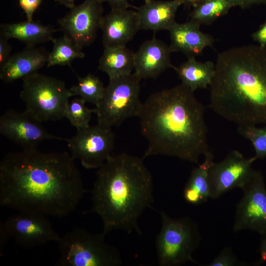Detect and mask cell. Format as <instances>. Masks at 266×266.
Returning <instances> with one entry per match:
<instances>
[{
  "mask_svg": "<svg viewBox=\"0 0 266 266\" xmlns=\"http://www.w3.org/2000/svg\"><path fill=\"white\" fill-rule=\"evenodd\" d=\"M143 159L122 153L98 168L90 211L100 218L104 234L115 230L141 234L138 219L154 202L153 178Z\"/></svg>",
  "mask_w": 266,
  "mask_h": 266,
  "instance_id": "277c9868",
  "label": "cell"
},
{
  "mask_svg": "<svg viewBox=\"0 0 266 266\" xmlns=\"http://www.w3.org/2000/svg\"><path fill=\"white\" fill-rule=\"evenodd\" d=\"M182 4L186 6L190 7L193 6L197 3L201 1V0H180Z\"/></svg>",
  "mask_w": 266,
  "mask_h": 266,
  "instance_id": "8d00e7d4",
  "label": "cell"
},
{
  "mask_svg": "<svg viewBox=\"0 0 266 266\" xmlns=\"http://www.w3.org/2000/svg\"><path fill=\"white\" fill-rule=\"evenodd\" d=\"M233 5L229 0H201L190 13V20L201 25H210L226 15Z\"/></svg>",
  "mask_w": 266,
  "mask_h": 266,
  "instance_id": "cb8c5ba5",
  "label": "cell"
},
{
  "mask_svg": "<svg viewBox=\"0 0 266 266\" xmlns=\"http://www.w3.org/2000/svg\"><path fill=\"white\" fill-rule=\"evenodd\" d=\"M102 3L106 2L110 7L111 9H127L132 8H137L132 6L129 0H99Z\"/></svg>",
  "mask_w": 266,
  "mask_h": 266,
  "instance_id": "d6a6232c",
  "label": "cell"
},
{
  "mask_svg": "<svg viewBox=\"0 0 266 266\" xmlns=\"http://www.w3.org/2000/svg\"><path fill=\"white\" fill-rule=\"evenodd\" d=\"M146 0H144V1H146Z\"/></svg>",
  "mask_w": 266,
  "mask_h": 266,
  "instance_id": "74e56055",
  "label": "cell"
},
{
  "mask_svg": "<svg viewBox=\"0 0 266 266\" xmlns=\"http://www.w3.org/2000/svg\"><path fill=\"white\" fill-rule=\"evenodd\" d=\"M0 133L24 150L37 149L46 140H67L47 132L41 122L25 110L5 111L0 117Z\"/></svg>",
  "mask_w": 266,
  "mask_h": 266,
  "instance_id": "5bb4252c",
  "label": "cell"
},
{
  "mask_svg": "<svg viewBox=\"0 0 266 266\" xmlns=\"http://www.w3.org/2000/svg\"><path fill=\"white\" fill-rule=\"evenodd\" d=\"M9 237L26 248L37 247L51 241L58 242L59 234L47 216L38 214L18 212L8 217L0 225Z\"/></svg>",
  "mask_w": 266,
  "mask_h": 266,
  "instance_id": "4fadbf2b",
  "label": "cell"
},
{
  "mask_svg": "<svg viewBox=\"0 0 266 266\" xmlns=\"http://www.w3.org/2000/svg\"><path fill=\"white\" fill-rule=\"evenodd\" d=\"M85 102L81 98H75L69 101L65 112V118L77 129L89 127L92 114L95 108L90 109L85 105Z\"/></svg>",
  "mask_w": 266,
  "mask_h": 266,
  "instance_id": "4316f807",
  "label": "cell"
},
{
  "mask_svg": "<svg viewBox=\"0 0 266 266\" xmlns=\"http://www.w3.org/2000/svg\"><path fill=\"white\" fill-rule=\"evenodd\" d=\"M243 196L236 205L233 229L266 233V187L262 173L255 170L241 189Z\"/></svg>",
  "mask_w": 266,
  "mask_h": 266,
  "instance_id": "8fae6325",
  "label": "cell"
},
{
  "mask_svg": "<svg viewBox=\"0 0 266 266\" xmlns=\"http://www.w3.org/2000/svg\"><path fill=\"white\" fill-rule=\"evenodd\" d=\"M56 2L63 5L66 7L71 9L74 7L75 5L74 3L75 0H55Z\"/></svg>",
  "mask_w": 266,
  "mask_h": 266,
  "instance_id": "d590c367",
  "label": "cell"
},
{
  "mask_svg": "<svg viewBox=\"0 0 266 266\" xmlns=\"http://www.w3.org/2000/svg\"><path fill=\"white\" fill-rule=\"evenodd\" d=\"M238 133L251 142L255 151V157H266V125L258 128L255 125L238 126Z\"/></svg>",
  "mask_w": 266,
  "mask_h": 266,
  "instance_id": "83f0119b",
  "label": "cell"
},
{
  "mask_svg": "<svg viewBox=\"0 0 266 266\" xmlns=\"http://www.w3.org/2000/svg\"><path fill=\"white\" fill-rule=\"evenodd\" d=\"M194 93L181 83L152 94L143 103L138 118L148 142L143 159L165 155L198 163L210 152L205 107Z\"/></svg>",
  "mask_w": 266,
  "mask_h": 266,
  "instance_id": "7a4b0ae2",
  "label": "cell"
},
{
  "mask_svg": "<svg viewBox=\"0 0 266 266\" xmlns=\"http://www.w3.org/2000/svg\"><path fill=\"white\" fill-rule=\"evenodd\" d=\"M102 233L93 234L75 228L57 242L60 266H117L122 259L117 249L106 242Z\"/></svg>",
  "mask_w": 266,
  "mask_h": 266,
  "instance_id": "8992f818",
  "label": "cell"
},
{
  "mask_svg": "<svg viewBox=\"0 0 266 266\" xmlns=\"http://www.w3.org/2000/svg\"><path fill=\"white\" fill-rule=\"evenodd\" d=\"M169 46L154 37L144 42L134 53V73L141 79H156L168 68L171 63Z\"/></svg>",
  "mask_w": 266,
  "mask_h": 266,
  "instance_id": "2e32d148",
  "label": "cell"
},
{
  "mask_svg": "<svg viewBox=\"0 0 266 266\" xmlns=\"http://www.w3.org/2000/svg\"><path fill=\"white\" fill-rule=\"evenodd\" d=\"M256 160L255 156L246 158L233 150L221 161L213 162L208 170L210 198H218L236 188L242 189L255 170L252 166Z\"/></svg>",
  "mask_w": 266,
  "mask_h": 266,
  "instance_id": "7c38bea8",
  "label": "cell"
},
{
  "mask_svg": "<svg viewBox=\"0 0 266 266\" xmlns=\"http://www.w3.org/2000/svg\"><path fill=\"white\" fill-rule=\"evenodd\" d=\"M159 213L162 227L156 239L159 265L174 266L187 262L196 263L193 254L201 240L197 224L187 217L174 218L163 210Z\"/></svg>",
  "mask_w": 266,
  "mask_h": 266,
  "instance_id": "52a82bcc",
  "label": "cell"
},
{
  "mask_svg": "<svg viewBox=\"0 0 266 266\" xmlns=\"http://www.w3.org/2000/svg\"><path fill=\"white\" fill-rule=\"evenodd\" d=\"M105 88L97 76L89 73L83 77L78 76L77 83L70 90L74 96H78L85 102L96 106L103 97Z\"/></svg>",
  "mask_w": 266,
  "mask_h": 266,
  "instance_id": "484cf974",
  "label": "cell"
},
{
  "mask_svg": "<svg viewBox=\"0 0 266 266\" xmlns=\"http://www.w3.org/2000/svg\"><path fill=\"white\" fill-rule=\"evenodd\" d=\"M247 265L241 262L230 247H225L208 266H240Z\"/></svg>",
  "mask_w": 266,
  "mask_h": 266,
  "instance_id": "f1b7e54d",
  "label": "cell"
},
{
  "mask_svg": "<svg viewBox=\"0 0 266 266\" xmlns=\"http://www.w3.org/2000/svg\"><path fill=\"white\" fill-rule=\"evenodd\" d=\"M181 5L180 0L144 1L136 8L140 30L169 31L176 22V13Z\"/></svg>",
  "mask_w": 266,
  "mask_h": 266,
  "instance_id": "d6986e66",
  "label": "cell"
},
{
  "mask_svg": "<svg viewBox=\"0 0 266 266\" xmlns=\"http://www.w3.org/2000/svg\"><path fill=\"white\" fill-rule=\"evenodd\" d=\"M252 37L260 46L266 47V21L252 34Z\"/></svg>",
  "mask_w": 266,
  "mask_h": 266,
  "instance_id": "1f68e13d",
  "label": "cell"
},
{
  "mask_svg": "<svg viewBox=\"0 0 266 266\" xmlns=\"http://www.w3.org/2000/svg\"><path fill=\"white\" fill-rule=\"evenodd\" d=\"M49 53L42 48L27 46L10 57L0 67V78L9 83L37 72L47 65Z\"/></svg>",
  "mask_w": 266,
  "mask_h": 266,
  "instance_id": "ac0fdd59",
  "label": "cell"
},
{
  "mask_svg": "<svg viewBox=\"0 0 266 266\" xmlns=\"http://www.w3.org/2000/svg\"><path fill=\"white\" fill-rule=\"evenodd\" d=\"M200 25L190 20L183 23L176 22L169 30L171 52H181L188 57L200 55L207 47H212L215 39L200 30Z\"/></svg>",
  "mask_w": 266,
  "mask_h": 266,
  "instance_id": "e0dca14e",
  "label": "cell"
},
{
  "mask_svg": "<svg viewBox=\"0 0 266 266\" xmlns=\"http://www.w3.org/2000/svg\"><path fill=\"white\" fill-rule=\"evenodd\" d=\"M102 3L85 0L58 19L59 30L80 50L91 45L100 29L103 17Z\"/></svg>",
  "mask_w": 266,
  "mask_h": 266,
  "instance_id": "30bf717a",
  "label": "cell"
},
{
  "mask_svg": "<svg viewBox=\"0 0 266 266\" xmlns=\"http://www.w3.org/2000/svg\"><path fill=\"white\" fill-rule=\"evenodd\" d=\"M209 107L238 126L266 125V47H233L218 54Z\"/></svg>",
  "mask_w": 266,
  "mask_h": 266,
  "instance_id": "3957f363",
  "label": "cell"
},
{
  "mask_svg": "<svg viewBox=\"0 0 266 266\" xmlns=\"http://www.w3.org/2000/svg\"><path fill=\"white\" fill-rule=\"evenodd\" d=\"M104 47L126 46L140 30L136 11L133 9H111L103 16L100 29Z\"/></svg>",
  "mask_w": 266,
  "mask_h": 266,
  "instance_id": "9a60e30c",
  "label": "cell"
},
{
  "mask_svg": "<svg viewBox=\"0 0 266 266\" xmlns=\"http://www.w3.org/2000/svg\"><path fill=\"white\" fill-rule=\"evenodd\" d=\"M66 141L74 160L78 159L87 169L99 168L111 156L115 135L111 128L97 124L77 129Z\"/></svg>",
  "mask_w": 266,
  "mask_h": 266,
  "instance_id": "9c48e42d",
  "label": "cell"
},
{
  "mask_svg": "<svg viewBox=\"0 0 266 266\" xmlns=\"http://www.w3.org/2000/svg\"><path fill=\"white\" fill-rule=\"evenodd\" d=\"M53 49L49 53L47 66H69L76 59L85 57V54L76 47L72 41L66 36L54 38Z\"/></svg>",
  "mask_w": 266,
  "mask_h": 266,
  "instance_id": "d4e9b609",
  "label": "cell"
},
{
  "mask_svg": "<svg viewBox=\"0 0 266 266\" xmlns=\"http://www.w3.org/2000/svg\"><path fill=\"white\" fill-rule=\"evenodd\" d=\"M134 67V53L126 46H117L104 47L98 67L110 79L131 74Z\"/></svg>",
  "mask_w": 266,
  "mask_h": 266,
  "instance_id": "44dd1931",
  "label": "cell"
},
{
  "mask_svg": "<svg viewBox=\"0 0 266 266\" xmlns=\"http://www.w3.org/2000/svg\"><path fill=\"white\" fill-rule=\"evenodd\" d=\"M213 158L210 152L205 156L203 162L191 171L183 191L184 198L188 203L197 205L210 198L208 170L214 162Z\"/></svg>",
  "mask_w": 266,
  "mask_h": 266,
  "instance_id": "603a6c76",
  "label": "cell"
},
{
  "mask_svg": "<svg viewBox=\"0 0 266 266\" xmlns=\"http://www.w3.org/2000/svg\"><path fill=\"white\" fill-rule=\"evenodd\" d=\"M8 39L0 35V67L9 59L12 50L8 42Z\"/></svg>",
  "mask_w": 266,
  "mask_h": 266,
  "instance_id": "4dcf8cb0",
  "label": "cell"
},
{
  "mask_svg": "<svg viewBox=\"0 0 266 266\" xmlns=\"http://www.w3.org/2000/svg\"><path fill=\"white\" fill-rule=\"evenodd\" d=\"M22 80L20 97L27 112L41 123L65 117L69 99L74 95L64 81L37 72Z\"/></svg>",
  "mask_w": 266,
  "mask_h": 266,
  "instance_id": "5b68a950",
  "label": "cell"
},
{
  "mask_svg": "<svg viewBox=\"0 0 266 266\" xmlns=\"http://www.w3.org/2000/svg\"><path fill=\"white\" fill-rule=\"evenodd\" d=\"M57 30L51 26L42 24L37 21L28 20L16 23L1 24L0 35L8 38L16 39L27 45H36L52 41Z\"/></svg>",
  "mask_w": 266,
  "mask_h": 266,
  "instance_id": "ffe728a7",
  "label": "cell"
},
{
  "mask_svg": "<svg viewBox=\"0 0 266 266\" xmlns=\"http://www.w3.org/2000/svg\"><path fill=\"white\" fill-rule=\"evenodd\" d=\"M141 80L134 72L109 79L95 108L98 124L111 128L129 118L138 117L143 105L139 98Z\"/></svg>",
  "mask_w": 266,
  "mask_h": 266,
  "instance_id": "ba28073f",
  "label": "cell"
},
{
  "mask_svg": "<svg viewBox=\"0 0 266 266\" xmlns=\"http://www.w3.org/2000/svg\"><path fill=\"white\" fill-rule=\"evenodd\" d=\"M261 236V241L259 250L260 258L255 263L256 265L266 263V233Z\"/></svg>",
  "mask_w": 266,
  "mask_h": 266,
  "instance_id": "e575fe53",
  "label": "cell"
},
{
  "mask_svg": "<svg viewBox=\"0 0 266 266\" xmlns=\"http://www.w3.org/2000/svg\"><path fill=\"white\" fill-rule=\"evenodd\" d=\"M42 0H19V3L28 20H33V15L41 3Z\"/></svg>",
  "mask_w": 266,
  "mask_h": 266,
  "instance_id": "f546056e",
  "label": "cell"
},
{
  "mask_svg": "<svg viewBox=\"0 0 266 266\" xmlns=\"http://www.w3.org/2000/svg\"><path fill=\"white\" fill-rule=\"evenodd\" d=\"M85 192L74 159L66 152L23 149L0 161V205L18 212L65 217Z\"/></svg>",
  "mask_w": 266,
  "mask_h": 266,
  "instance_id": "6da1fadb",
  "label": "cell"
},
{
  "mask_svg": "<svg viewBox=\"0 0 266 266\" xmlns=\"http://www.w3.org/2000/svg\"><path fill=\"white\" fill-rule=\"evenodd\" d=\"M233 6H239L245 9L254 4H264L266 5V0H229Z\"/></svg>",
  "mask_w": 266,
  "mask_h": 266,
  "instance_id": "836d02e7",
  "label": "cell"
},
{
  "mask_svg": "<svg viewBox=\"0 0 266 266\" xmlns=\"http://www.w3.org/2000/svg\"><path fill=\"white\" fill-rule=\"evenodd\" d=\"M173 69L181 83L194 92L199 89H206L210 85L215 73V64L210 61L199 62L191 56Z\"/></svg>",
  "mask_w": 266,
  "mask_h": 266,
  "instance_id": "7402d4cb",
  "label": "cell"
}]
</instances>
